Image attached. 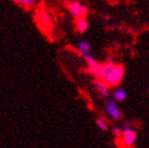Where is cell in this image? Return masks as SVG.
<instances>
[{"instance_id":"ba28073f","label":"cell","mask_w":149,"mask_h":148,"mask_svg":"<svg viewBox=\"0 0 149 148\" xmlns=\"http://www.w3.org/2000/svg\"><path fill=\"white\" fill-rule=\"evenodd\" d=\"M127 97V92L123 87H116L113 91V100L116 102H124Z\"/></svg>"},{"instance_id":"5b68a950","label":"cell","mask_w":149,"mask_h":148,"mask_svg":"<svg viewBox=\"0 0 149 148\" xmlns=\"http://www.w3.org/2000/svg\"><path fill=\"white\" fill-rule=\"evenodd\" d=\"M83 57H84V60H85V62H86V66H87L88 72H90L92 75H95L96 78H98L100 72H101V68H102V64H101L97 60H96L92 54H87V55H85V56H83Z\"/></svg>"},{"instance_id":"52a82bcc","label":"cell","mask_w":149,"mask_h":148,"mask_svg":"<svg viewBox=\"0 0 149 148\" xmlns=\"http://www.w3.org/2000/svg\"><path fill=\"white\" fill-rule=\"evenodd\" d=\"M93 87H95V90L97 91L101 96H103V97H109V95H110V87L104 83V81L100 80V79H96L93 81Z\"/></svg>"},{"instance_id":"5bb4252c","label":"cell","mask_w":149,"mask_h":148,"mask_svg":"<svg viewBox=\"0 0 149 148\" xmlns=\"http://www.w3.org/2000/svg\"><path fill=\"white\" fill-rule=\"evenodd\" d=\"M103 18H104V20H106V21H108V20L110 18V17L108 16V15H103Z\"/></svg>"},{"instance_id":"8fae6325","label":"cell","mask_w":149,"mask_h":148,"mask_svg":"<svg viewBox=\"0 0 149 148\" xmlns=\"http://www.w3.org/2000/svg\"><path fill=\"white\" fill-rule=\"evenodd\" d=\"M96 125H97V128L100 130H102V131H107L108 130V124L104 119H102V118H98V119L96 120Z\"/></svg>"},{"instance_id":"30bf717a","label":"cell","mask_w":149,"mask_h":148,"mask_svg":"<svg viewBox=\"0 0 149 148\" xmlns=\"http://www.w3.org/2000/svg\"><path fill=\"white\" fill-rule=\"evenodd\" d=\"M75 26H77V31H78L79 33H85L87 29H88V22L86 21V18L79 20V21H77Z\"/></svg>"},{"instance_id":"277c9868","label":"cell","mask_w":149,"mask_h":148,"mask_svg":"<svg viewBox=\"0 0 149 148\" xmlns=\"http://www.w3.org/2000/svg\"><path fill=\"white\" fill-rule=\"evenodd\" d=\"M68 11L70 12L72 16L74 18H77L78 21L79 20H84L87 16V7L84 4H81L80 1L69 3L68 4Z\"/></svg>"},{"instance_id":"2e32d148","label":"cell","mask_w":149,"mask_h":148,"mask_svg":"<svg viewBox=\"0 0 149 148\" xmlns=\"http://www.w3.org/2000/svg\"><path fill=\"white\" fill-rule=\"evenodd\" d=\"M148 94H149V86H148Z\"/></svg>"},{"instance_id":"6da1fadb","label":"cell","mask_w":149,"mask_h":148,"mask_svg":"<svg viewBox=\"0 0 149 148\" xmlns=\"http://www.w3.org/2000/svg\"><path fill=\"white\" fill-rule=\"evenodd\" d=\"M125 69L121 64L115 63L113 60H108L102 63V68L97 79L104 81L109 87H116L124 79Z\"/></svg>"},{"instance_id":"4fadbf2b","label":"cell","mask_w":149,"mask_h":148,"mask_svg":"<svg viewBox=\"0 0 149 148\" xmlns=\"http://www.w3.org/2000/svg\"><path fill=\"white\" fill-rule=\"evenodd\" d=\"M113 135H114V137H115L116 140L120 138V137H121V135H123L121 128H114V129H113Z\"/></svg>"},{"instance_id":"7a4b0ae2","label":"cell","mask_w":149,"mask_h":148,"mask_svg":"<svg viewBox=\"0 0 149 148\" xmlns=\"http://www.w3.org/2000/svg\"><path fill=\"white\" fill-rule=\"evenodd\" d=\"M36 22H38V24L40 27V29L42 32H50L52 27H54V20H52V16L50 15V12L41 7L36 11Z\"/></svg>"},{"instance_id":"9c48e42d","label":"cell","mask_w":149,"mask_h":148,"mask_svg":"<svg viewBox=\"0 0 149 148\" xmlns=\"http://www.w3.org/2000/svg\"><path fill=\"white\" fill-rule=\"evenodd\" d=\"M77 49H78L79 52L81 54V56H85L87 54H91V45L87 41H85V40L79 41L78 45H77Z\"/></svg>"},{"instance_id":"7c38bea8","label":"cell","mask_w":149,"mask_h":148,"mask_svg":"<svg viewBox=\"0 0 149 148\" xmlns=\"http://www.w3.org/2000/svg\"><path fill=\"white\" fill-rule=\"evenodd\" d=\"M13 1L22 5V6H24V7H31V6L34 5L35 0H13Z\"/></svg>"},{"instance_id":"8992f818","label":"cell","mask_w":149,"mask_h":148,"mask_svg":"<svg viewBox=\"0 0 149 148\" xmlns=\"http://www.w3.org/2000/svg\"><path fill=\"white\" fill-rule=\"evenodd\" d=\"M104 108H106L107 114H108L113 120H120L121 118H123V113H121L120 108L118 107L116 101H114V100H108V101L106 102V105H104Z\"/></svg>"},{"instance_id":"9a60e30c","label":"cell","mask_w":149,"mask_h":148,"mask_svg":"<svg viewBox=\"0 0 149 148\" xmlns=\"http://www.w3.org/2000/svg\"><path fill=\"white\" fill-rule=\"evenodd\" d=\"M64 1H65V3H68V4H69V3H72V0H64Z\"/></svg>"},{"instance_id":"3957f363","label":"cell","mask_w":149,"mask_h":148,"mask_svg":"<svg viewBox=\"0 0 149 148\" xmlns=\"http://www.w3.org/2000/svg\"><path fill=\"white\" fill-rule=\"evenodd\" d=\"M121 140H123V145L126 146L127 148H131L137 141V131L136 129L132 126L131 124H124L121 126Z\"/></svg>"}]
</instances>
